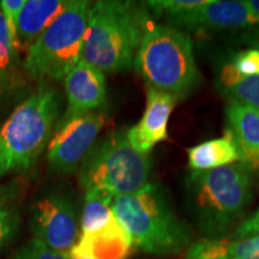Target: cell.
<instances>
[{
	"label": "cell",
	"mask_w": 259,
	"mask_h": 259,
	"mask_svg": "<svg viewBox=\"0 0 259 259\" xmlns=\"http://www.w3.org/2000/svg\"><path fill=\"white\" fill-rule=\"evenodd\" d=\"M0 42L4 46L6 51L11 54L12 58L15 59L14 53H12V46H11V38H10V34L8 30V27H6V22H5V17L4 14H3L2 10V5H0ZM16 60V59H15Z\"/></svg>",
	"instance_id": "obj_26"
},
{
	"label": "cell",
	"mask_w": 259,
	"mask_h": 259,
	"mask_svg": "<svg viewBox=\"0 0 259 259\" xmlns=\"http://www.w3.org/2000/svg\"><path fill=\"white\" fill-rule=\"evenodd\" d=\"M80 259H92V258H80Z\"/></svg>",
	"instance_id": "obj_29"
},
{
	"label": "cell",
	"mask_w": 259,
	"mask_h": 259,
	"mask_svg": "<svg viewBox=\"0 0 259 259\" xmlns=\"http://www.w3.org/2000/svg\"><path fill=\"white\" fill-rule=\"evenodd\" d=\"M228 130L240 153V162L252 173L259 174V112L236 102L226 107Z\"/></svg>",
	"instance_id": "obj_14"
},
{
	"label": "cell",
	"mask_w": 259,
	"mask_h": 259,
	"mask_svg": "<svg viewBox=\"0 0 259 259\" xmlns=\"http://www.w3.org/2000/svg\"><path fill=\"white\" fill-rule=\"evenodd\" d=\"M14 259H71L70 253H64L53 250L50 246L32 238L23 246L17 248L14 253Z\"/></svg>",
	"instance_id": "obj_21"
},
{
	"label": "cell",
	"mask_w": 259,
	"mask_h": 259,
	"mask_svg": "<svg viewBox=\"0 0 259 259\" xmlns=\"http://www.w3.org/2000/svg\"><path fill=\"white\" fill-rule=\"evenodd\" d=\"M60 106L59 93L41 87L0 125V178L24 173L36 163L59 121Z\"/></svg>",
	"instance_id": "obj_4"
},
{
	"label": "cell",
	"mask_w": 259,
	"mask_h": 259,
	"mask_svg": "<svg viewBox=\"0 0 259 259\" xmlns=\"http://www.w3.org/2000/svg\"><path fill=\"white\" fill-rule=\"evenodd\" d=\"M169 27L183 31L250 28L259 24L245 0H202L198 5L166 18Z\"/></svg>",
	"instance_id": "obj_10"
},
{
	"label": "cell",
	"mask_w": 259,
	"mask_h": 259,
	"mask_svg": "<svg viewBox=\"0 0 259 259\" xmlns=\"http://www.w3.org/2000/svg\"><path fill=\"white\" fill-rule=\"evenodd\" d=\"M67 107L59 122L103 109L107 99L106 76L101 70L80 59L64 79Z\"/></svg>",
	"instance_id": "obj_11"
},
{
	"label": "cell",
	"mask_w": 259,
	"mask_h": 259,
	"mask_svg": "<svg viewBox=\"0 0 259 259\" xmlns=\"http://www.w3.org/2000/svg\"><path fill=\"white\" fill-rule=\"evenodd\" d=\"M132 248L131 236L115 218L105 228L80 235L70 251V258L127 259Z\"/></svg>",
	"instance_id": "obj_13"
},
{
	"label": "cell",
	"mask_w": 259,
	"mask_h": 259,
	"mask_svg": "<svg viewBox=\"0 0 259 259\" xmlns=\"http://www.w3.org/2000/svg\"><path fill=\"white\" fill-rule=\"evenodd\" d=\"M113 198L114 197L102 190H85L82 219H80L82 234L100 231L115 219L112 210Z\"/></svg>",
	"instance_id": "obj_19"
},
{
	"label": "cell",
	"mask_w": 259,
	"mask_h": 259,
	"mask_svg": "<svg viewBox=\"0 0 259 259\" xmlns=\"http://www.w3.org/2000/svg\"><path fill=\"white\" fill-rule=\"evenodd\" d=\"M134 67L147 87L170 94L179 101L202 82L190 34L169 25L149 23Z\"/></svg>",
	"instance_id": "obj_5"
},
{
	"label": "cell",
	"mask_w": 259,
	"mask_h": 259,
	"mask_svg": "<svg viewBox=\"0 0 259 259\" xmlns=\"http://www.w3.org/2000/svg\"><path fill=\"white\" fill-rule=\"evenodd\" d=\"M238 162H240V153L229 130L222 137L187 149V164L191 170H209Z\"/></svg>",
	"instance_id": "obj_17"
},
{
	"label": "cell",
	"mask_w": 259,
	"mask_h": 259,
	"mask_svg": "<svg viewBox=\"0 0 259 259\" xmlns=\"http://www.w3.org/2000/svg\"><path fill=\"white\" fill-rule=\"evenodd\" d=\"M30 228L35 239L64 253H70L79 239L73 204L59 193L44 197L32 205Z\"/></svg>",
	"instance_id": "obj_9"
},
{
	"label": "cell",
	"mask_w": 259,
	"mask_h": 259,
	"mask_svg": "<svg viewBox=\"0 0 259 259\" xmlns=\"http://www.w3.org/2000/svg\"><path fill=\"white\" fill-rule=\"evenodd\" d=\"M252 42H253V44H252V45H253V47L259 48V34L253 38V41H252Z\"/></svg>",
	"instance_id": "obj_28"
},
{
	"label": "cell",
	"mask_w": 259,
	"mask_h": 259,
	"mask_svg": "<svg viewBox=\"0 0 259 259\" xmlns=\"http://www.w3.org/2000/svg\"><path fill=\"white\" fill-rule=\"evenodd\" d=\"M226 65L240 76H257L259 74V48L252 47L238 52Z\"/></svg>",
	"instance_id": "obj_23"
},
{
	"label": "cell",
	"mask_w": 259,
	"mask_h": 259,
	"mask_svg": "<svg viewBox=\"0 0 259 259\" xmlns=\"http://www.w3.org/2000/svg\"><path fill=\"white\" fill-rule=\"evenodd\" d=\"M19 220L18 185H0V247L14 238L19 227Z\"/></svg>",
	"instance_id": "obj_20"
},
{
	"label": "cell",
	"mask_w": 259,
	"mask_h": 259,
	"mask_svg": "<svg viewBox=\"0 0 259 259\" xmlns=\"http://www.w3.org/2000/svg\"><path fill=\"white\" fill-rule=\"evenodd\" d=\"M144 8L122 0L94 2L80 59L103 73L131 70L149 25Z\"/></svg>",
	"instance_id": "obj_1"
},
{
	"label": "cell",
	"mask_w": 259,
	"mask_h": 259,
	"mask_svg": "<svg viewBox=\"0 0 259 259\" xmlns=\"http://www.w3.org/2000/svg\"><path fill=\"white\" fill-rule=\"evenodd\" d=\"M103 109L85 113L65 122L58 121L47 147V160L53 170L61 174L74 173L96 143L106 124Z\"/></svg>",
	"instance_id": "obj_8"
},
{
	"label": "cell",
	"mask_w": 259,
	"mask_h": 259,
	"mask_svg": "<svg viewBox=\"0 0 259 259\" xmlns=\"http://www.w3.org/2000/svg\"><path fill=\"white\" fill-rule=\"evenodd\" d=\"M15 59L11 54L5 50L0 42V95L4 92L5 87L8 85L10 73H11L12 66H14Z\"/></svg>",
	"instance_id": "obj_25"
},
{
	"label": "cell",
	"mask_w": 259,
	"mask_h": 259,
	"mask_svg": "<svg viewBox=\"0 0 259 259\" xmlns=\"http://www.w3.org/2000/svg\"><path fill=\"white\" fill-rule=\"evenodd\" d=\"M247 8L257 19H259V0H245Z\"/></svg>",
	"instance_id": "obj_27"
},
{
	"label": "cell",
	"mask_w": 259,
	"mask_h": 259,
	"mask_svg": "<svg viewBox=\"0 0 259 259\" xmlns=\"http://www.w3.org/2000/svg\"><path fill=\"white\" fill-rule=\"evenodd\" d=\"M179 100L166 92L147 87V105L137 124L127 128L130 144L141 154L149 155L155 145L168 137V121Z\"/></svg>",
	"instance_id": "obj_12"
},
{
	"label": "cell",
	"mask_w": 259,
	"mask_h": 259,
	"mask_svg": "<svg viewBox=\"0 0 259 259\" xmlns=\"http://www.w3.org/2000/svg\"><path fill=\"white\" fill-rule=\"evenodd\" d=\"M186 190L205 238H226L244 221L253 197V177L241 162L209 170H191Z\"/></svg>",
	"instance_id": "obj_2"
},
{
	"label": "cell",
	"mask_w": 259,
	"mask_h": 259,
	"mask_svg": "<svg viewBox=\"0 0 259 259\" xmlns=\"http://www.w3.org/2000/svg\"><path fill=\"white\" fill-rule=\"evenodd\" d=\"M185 259H259V235L203 238L189 246Z\"/></svg>",
	"instance_id": "obj_15"
},
{
	"label": "cell",
	"mask_w": 259,
	"mask_h": 259,
	"mask_svg": "<svg viewBox=\"0 0 259 259\" xmlns=\"http://www.w3.org/2000/svg\"><path fill=\"white\" fill-rule=\"evenodd\" d=\"M112 210L131 236L134 247L156 257L179 254L191 245V232L178 218L163 191L149 183L130 196L113 198Z\"/></svg>",
	"instance_id": "obj_3"
},
{
	"label": "cell",
	"mask_w": 259,
	"mask_h": 259,
	"mask_svg": "<svg viewBox=\"0 0 259 259\" xmlns=\"http://www.w3.org/2000/svg\"><path fill=\"white\" fill-rule=\"evenodd\" d=\"M93 3L70 0L59 17L29 46L23 69L31 78L64 82L82 58Z\"/></svg>",
	"instance_id": "obj_7"
},
{
	"label": "cell",
	"mask_w": 259,
	"mask_h": 259,
	"mask_svg": "<svg viewBox=\"0 0 259 259\" xmlns=\"http://www.w3.org/2000/svg\"><path fill=\"white\" fill-rule=\"evenodd\" d=\"M70 0H25L19 12L17 31L21 47L30 46L61 12Z\"/></svg>",
	"instance_id": "obj_16"
},
{
	"label": "cell",
	"mask_w": 259,
	"mask_h": 259,
	"mask_svg": "<svg viewBox=\"0 0 259 259\" xmlns=\"http://www.w3.org/2000/svg\"><path fill=\"white\" fill-rule=\"evenodd\" d=\"M216 84L220 93L231 102L240 103L259 112V74L240 76L223 64Z\"/></svg>",
	"instance_id": "obj_18"
},
{
	"label": "cell",
	"mask_w": 259,
	"mask_h": 259,
	"mask_svg": "<svg viewBox=\"0 0 259 259\" xmlns=\"http://www.w3.org/2000/svg\"><path fill=\"white\" fill-rule=\"evenodd\" d=\"M151 162L130 144L127 128H118L96 142L79 166L84 190L99 189L112 197L130 196L148 185Z\"/></svg>",
	"instance_id": "obj_6"
},
{
	"label": "cell",
	"mask_w": 259,
	"mask_h": 259,
	"mask_svg": "<svg viewBox=\"0 0 259 259\" xmlns=\"http://www.w3.org/2000/svg\"><path fill=\"white\" fill-rule=\"evenodd\" d=\"M259 235V208L252 212L247 219H244L231 235L232 238H247Z\"/></svg>",
	"instance_id": "obj_24"
},
{
	"label": "cell",
	"mask_w": 259,
	"mask_h": 259,
	"mask_svg": "<svg viewBox=\"0 0 259 259\" xmlns=\"http://www.w3.org/2000/svg\"><path fill=\"white\" fill-rule=\"evenodd\" d=\"M25 0H2L0 5H2L3 14H4L6 27H8L10 38H11V46L12 53H14L15 59L17 58L18 53L22 51L21 44H19L17 24L19 12L23 8Z\"/></svg>",
	"instance_id": "obj_22"
}]
</instances>
